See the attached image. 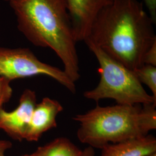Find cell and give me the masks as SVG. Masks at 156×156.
<instances>
[{
    "label": "cell",
    "instance_id": "1",
    "mask_svg": "<svg viewBox=\"0 0 156 156\" xmlns=\"http://www.w3.org/2000/svg\"><path fill=\"white\" fill-rule=\"evenodd\" d=\"M155 24L138 0H113L96 17L86 40L134 71L156 42Z\"/></svg>",
    "mask_w": 156,
    "mask_h": 156
},
{
    "label": "cell",
    "instance_id": "2",
    "mask_svg": "<svg viewBox=\"0 0 156 156\" xmlns=\"http://www.w3.org/2000/svg\"><path fill=\"white\" fill-rule=\"evenodd\" d=\"M19 30L33 45L49 48L75 83L80 78L76 41L64 0H13L9 2Z\"/></svg>",
    "mask_w": 156,
    "mask_h": 156
},
{
    "label": "cell",
    "instance_id": "3",
    "mask_svg": "<svg viewBox=\"0 0 156 156\" xmlns=\"http://www.w3.org/2000/svg\"><path fill=\"white\" fill-rule=\"evenodd\" d=\"M156 104L97 106L73 117L79 140L93 148L149 135L156 129Z\"/></svg>",
    "mask_w": 156,
    "mask_h": 156
},
{
    "label": "cell",
    "instance_id": "4",
    "mask_svg": "<svg viewBox=\"0 0 156 156\" xmlns=\"http://www.w3.org/2000/svg\"><path fill=\"white\" fill-rule=\"evenodd\" d=\"M84 42L98 61L100 75L98 85L84 93L86 98L96 102L113 99L119 105L156 104V98L147 93L134 71L106 55L90 40Z\"/></svg>",
    "mask_w": 156,
    "mask_h": 156
},
{
    "label": "cell",
    "instance_id": "5",
    "mask_svg": "<svg viewBox=\"0 0 156 156\" xmlns=\"http://www.w3.org/2000/svg\"><path fill=\"white\" fill-rule=\"evenodd\" d=\"M37 75L53 78L73 94L76 92L75 83L64 70L40 61L30 49L0 47V77L11 82Z\"/></svg>",
    "mask_w": 156,
    "mask_h": 156
},
{
    "label": "cell",
    "instance_id": "6",
    "mask_svg": "<svg viewBox=\"0 0 156 156\" xmlns=\"http://www.w3.org/2000/svg\"><path fill=\"white\" fill-rule=\"evenodd\" d=\"M35 93L30 89L24 91L19 105L13 111L0 109V129L13 140H24L34 109L37 105Z\"/></svg>",
    "mask_w": 156,
    "mask_h": 156
},
{
    "label": "cell",
    "instance_id": "7",
    "mask_svg": "<svg viewBox=\"0 0 156 156\" xmlns=\"http://www.w3.org/2000/svg\"><path fill=\"white\" fill-rule=\"evenodd\" d=\"M76 42L85 41L100 12L113 0H64Z\"/></svg>",
    "mask_w": 156,
    "mask_h": 156
},
{
    "label": "cell",
    "instance_id": "8",
    "mask_svg": "<svg viewBox=\"0 0 156 156\" xmlns=\"http://www.w3.org/2000/svg\"><path fill=\"white\" fill-rule=\"evenodd\" d=\"M63 111L62 104L48 97L37 104L28 125L24 140L38 141L42 135L51 128L57 127L56 118Z\"/></svg>",
    "mask_w": 156,
    "mask_h": 156
},
{
    "label": "cell",
    "instance_id": "9",
    "mask_svg": "<svg viewBox=\"0 0 156 156\" xmlns=\"http://www.w3.org/2000/svg\"><path fill=\"white\" fill-rule=\"evenodd\" d=\"M101 156H147L156 152V139L152 135L111 144L101 149Z\"/></svg>",
    "mask_w": 156,
    "mask_h": 156
},
{
    "label": "cell",
    "instance_id": "10",
    "mask_svg": "<svg viewBox=\"0 0 156 156\" xmlns=\"http://www.w3.org/2000/svg\"><path fill=\"white\" fill-rule=\"evenodd\" d=\"M38 156H82L80 150L67 138L60 137L51 141L35 151Z\"/></svg>",
    "mask_w": 156,
    "mask_h": 156
},
{
    "label": "cell",
    "instance_id": "11",
    "mask_svg": "<svg viewBox=\"0 0 156 156\" xmlns=\"http://www.w3.org/2000/svg\"><path fill=\"white\" fill-rule=\"evenodd\" d=\"M134 71L140 83L146 85L156 98V67L144 64Z\"/></svg>",
    "mask_w": 156,
    "mask_h": 156
},
{
    "label": "cell",
    "instance_id": "12",
    "mask_svg": "<svg viewBox=\"0 0 156 156\" xmlns=\"http://www.w3.org/2000/svg\"><path fill=\"white\" fill-rule=\"evenodd\" d=\"M10 82L5 78L0 77V109L11 98L12 89Z\"/></svg>",
    "mask_w": 156,
    "mask_h": 156
},
{
    "label": "cell",
    "instance_id": "13",
    "mask_svg": "<svg viewBox=\"0 0 156 156\" xmlns=\"http://www.w3.org/2000/svg\"><path fill=\"white\" fill-rule=\"evenodd\" d=\"M144 64L156 67V42L146 51L144 57Z\"/></svg>",
    "mask_w": 156,
    "mask_h": 156
},
{
    "label": "cell",
    "instance_id": "14",
    "mask_svg": "<svg viewBox=\"0 0 156 156\" xmlns=\"http://www.w3.org/2000/svg\"><path fill=\"white\" fill-rule=\"evenodd\" d=\"M145 5L147 8L149 14L151 19L156 23V0H144Z\"/></svg>",
    "mask_w": 156,
    "mask_h": 156
},
{
    "label": "cell",
    "instance_id": "15",
    "mask_svg": "<svg viewBox=\"0 0 156 156\" xmlns=\"http://www.w3.org/2000/svg\"><path fill=\"white\" fill-rule=\"evenodd\" d=\"M12 144L10 141L0 140V156H5L6 151L11 148Z\"/></svg>",
    "mask_w": 156,
    "mask_h": 156
},
{
    "label": "cell",
    "instance_id": "16",
    "mask_svg": "<svg viewBox=\"0 0 156 156\" xmlns=\"http://www.w3.org/2000/svg\"><path fill=\"white\" fill-rule=\"evenodd\" d=\"M94 149L91 146H88L83 151L82 156H94Z\"/></svg>",
    "mask_w": 156,
    "mask_h": 156
},
{
    "label": "cell",
    "instance_id": "17",
    "mask_svg": "<svg viewBox=\"0 0 156 156\" xmlns=\"http://www.w3.org/2000/svg\"><path fill=\"white\" fill-rule=\"evenodd\" d=\"M38 156V154L37 153V152L35 151L34 153H32V154H26V155H24V156Z\"/></svg>",
    "mask_w": 156,
    "mask_h": 156
},
{
    "label": "cell",
    "instance_id": "18",
    "mask_svg": "<svg viewBox=\"0 0 156 156\" xmlns=\"http://www.w3.org/2000/svg\"><path fill=\"white\" fill-rule=\"evenodd\" d=\"M147 156H156V153H152V154H151L150 155Z\"/></svg>",
    "mask_w": 156,
    "mask_h": 156
},
{
    "label": "cell",
    "instance_id": "19",
    "mask_svg": "<svg viewBox=\"0 0 156 156\" xmlns=\"http://www.w3.org/2000/svg\"><path fill=\"white\" fill-rule=\"evenodd\" d=\"M4 1H7V2H10L11 1H13V0H4Z\"/></svg>",
    "mask_w": 156,
    "mask_h": 156
}]
</instances>
